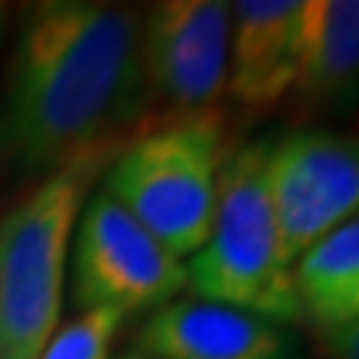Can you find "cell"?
<instances>
[{
    "label": "cell",
    "mask_w": 359,
    "mask_h": 359,
    "mask_svg": "<svg viewBox=\"0 0 359 359\" xmlns=\"http://www.w3.org/2000/svg\"><path fill=\"white\" fill-rule=\"evenodd\" d=\"M147 102L141 15L132 6L30 4L0 87V162L42 177L96 165Z\"/></svg>",
    "instance_id": "cell-1"
},
{
    "label": "cell",
    "mask_w": 359,
    "mask_h": 359,
    "mask_svg": "<svg viewBox=\"0 0 359 359\" xmlns=\"http://www.w3.org/2000/svg\"><path fill=\"white\" fill-rule=\"evenodd\" d=\"M269 141L273 138L231 150L210 233L186 264V287H192L198 299L233 306L290 327L302 320V311L294 266L287 264L269 201Z\"/></svg>",
    "instance_id": "cell-2"
},
{
    "label": "cell",
    "mask_w": 359,
    "mask_h": 359,
    "mask_svg": "<svg viewBox=\"0 0 359 359\" xmlns=\"http://www.w3.org/2000/svg\"><path fill=\"white\" fill-rule=\"evenodd\" d=\"M228 156V123L219 108L171 114L117 153L105 192L183 261L210 233Z\"/></svg>",
    "instance_id": "cell-3"
},
{
    "label": "cell",
    "mask_w": 359,
    "mask_h": 359,
    "mask_svg": "<svg viewBox=\"0 0 359 359\" xmlns=\"http://www.w3.org/2000/svg\"><path fill=\"white\" fill-rule=\"evenodd\" d=\"M96 165L45 177L0 219V359H39L60 323L66 261Z\"/></svg>",
    "instance_id": "cell-4"
},
{
    "label": "cell",
    "mask_w": 359,
    "mask_h": 359,
    "mask_svg": "<svg viewBox=\"0 0 359 359\" xmlns=\"http://www.w3.org/2000/svg\"><path fill=\"white\" fill-rule=\"evenodd\" d=\"M69 252L72 302L81 311H156L186 287V261L168 252L105 189L84 201Z\"/></svg>",
    "instance_id": "cell-5"
},
{
    "label": "cell",
    "mask_w": 359,
    "mask_h": 359,
    "mask_svg": "<svg viewBox=\"0 0 359 359\" xmlns=\"http://www.w3.org/2000/svg\"><path fill=\"white\" fill-rule=\"evenodd\" d=\"M266 186L294 266L314 243L359 216V138L330 129H297L273 138Z\"/></svg>",
    "instance_id": "cell-6"
},
{
    "label": "cell",
    "mask_w": 359,
    "mask_h": 359,
    "mask_svg": "<svg viewBox=\"0 0 359 359\" xmlns=\"http://www.w3.org/2000/svg\"><path fill=\"white\" fill-rule=\"evenodd\" d=\"M231 4L165 0L141 18V69L147 96L174 114L212 111L228 93Z\"/></svg>",
    "instance_id": "cell-7"
},
{
    "label": "cell",
    "mask_w": 359,
    "mask_h": 359,
    "mask_svg": "<svg viewBox=\"0 0 359 359\" xmlns=\"http://www.w3.org/2000/svg\"><path fill=\"white\" fill-rule=\"evenodd\" d=\"M147 359H299V344L285 323L210 299H171L138 332Z\"/></svg>",
    "instance_id": "cell-8"
},
{
    "label": "cell",
    "mask_w": 359,
    "mask_h": 359,
    "mask_svg": "<svg viewBox=\"0 0 359 359\" xmlns=\"http://www.w3.org/2000/svg\"><path fill=\"white\" fill-rule=\"evenodd\" d=\"M306 0H240L231 4L228 93L243 108H273L294 93Z\"/></svg>",
    "instance_id": "cell-9"
},
{
    "label": "cell",
    "mask_w": 359,
    "mask_h": 359,
    "mask_svg": "<svg viewBox=\"0 0 359 359\" xmlns=\"http://www.w3.org/2000/svg\"><path fill=\"white\" fill-rule=\"evenodd\" d=\"M297 102L311 114H341L359 99V0H309Z\"/></svg>",
    "instance_id": "cell-10"
},
{
    "label": "cell",
    "mask_w": 359,
    "mask_h": 359,
    "mask_svg": "<svg viewBox=\"0 0 359 359\" xmlns=\"http://www.w3.org/2000/svg\"><path fill=\"white\" fill-rule=\"evenodd\" d=\"M302 318L320 332L359 320V216L347 219L294 264Z\"/></svg>",
    "instance_id": "cell-11"
},
{
    "label": "cell",
    "mask_w": 359,
    "mask_h": 359,
    "mask_svg": "<svg viewBox=\"0 0 359 359\" xmlns=\"http://www.w3.org/2000/svg\"><path fill=\"white\" fill-rule=\"evenodd\" d=\"M126 314L114 309H87L54 330L39 359H111V347Z\"/></svg>",
    "instance_id": "cell-12"
},
{
    "label": "cell",
    "mask_w": 359,
    "mask_h": 359,
    "mask_svg": "<svg viewBox=\"0 0 359 359\" xmlns=\"http://www.w3.org/2000/svg\"><path fill=\"white\" fill-rule=\"evenodd\" d=\"M323 344L332 359H359V320L341 330L323 332Z\"/></svg>",
    "instance_id": "cell-13"
},
{
    "label": "cell",
    "mask_w": 359,
    "mask_h": 359,
    "mask_svg": "<svg viewBox=\"0 0 359 359\" xmlns=\"http://www.w3.org/2000/svg\"><path fill=\"white\" fill-rule=\"evenodd\" d=\"M4 21H6V6L0 4V33H4Z\"/></svg>",
    "instance_id": "cell-14"
},
{
    "label": "cell",
    "mask_w": 359,
    "mask_h": 359,
    "mask_svg": "<svg viewBox=\"0 0 359 359\" xmlns=\"http://www.w3.org/2000/svg\"><path fill=\"white\" fill-rule=\"evenodd\" d=\"M123 359H147V356H141V353H129V356H123Z\"/></svg>",
    "instance_id": "cell-15"
}]
</instances>
